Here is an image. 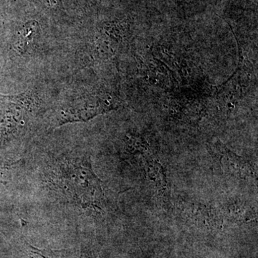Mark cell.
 Segmentation results:
<instances>
[{
	"instance_id": "3",
	"label": "cell",
	"mask_w": 258,
	"mask_h": 258,
	"mask_svg": "<svg viewBox=\"0 0 258 258\" xmlns=\"http://www.w3.org/2000/svg\"><path fill=\"white\" fill-rule=\"evenodd\" d=\"M31 258H96V254L87 249H71L63 250L40 249L30 245Z\"/></svg>"
},
{
	"instance_id": "2",
	"label": "cell",
	"mask_w": 258,
	"mask_h": 258,
	"mask_svg": "<svg viewBox=\"0 0 258 258\" xmlns=\"http://www.w3.org/2000/svg\"><path fill=\"white\" fill-rule=\"evenodd\" d=\"M181 206L183 215L197 225L207 228H220L222 221L213 209L200 203L184 202Z\"/></svg>"
},
{
	"instance_id": "6",
	"label": "cell",
	"mask_w": 258,
	"mask_h": 258,
	"mask_svg": "<svg viewBox=\"0 0 258 258\" xmlns=\"http://www.w3.org/2000/svg\"><path fill=\"white\" fill-rule=\"evenodd\" d=\"M39 30V24L36 21H30L24 25L18 32V38L15 43V47L19 52H23L26 50L29 43L36 36Z\"/></svg>"
},
{
	"instance_id": "1",
	"label": "cell",
	"mask_w": 258,
	"mask_h": 258,
	"mask_svg": "<svg viewBox=\"0 0 258 258\" xmlns=\"http://www.w3.org/2000/svg\"><path fill=\"white\" fill-rule=\"evenodd\" d=\"M55 185L69 200L82 206L98 207L103 198L101 181L92 170L90 160H74L62 164Z\"/></svg>"
},
{
	"instance_id": "5",
	"label": "cell",
	"mask_w": 258,
	"mask_h": 258,
	"mask_svg": "<svg viewBox=\"0 0 258 258\" xmlns=\"http://www.w3.org/2000/svg\"><path fill=\"white\" fill-rule=\"evenodd\" d=\"M226 154V149L223 150H219V153L222 154V159L224 164L227 165L229 169L240 176H249L251 174V169L248 164L242 160L240 157H237L235 154L230 152Z\"/></svg>"
},
{
	"instance_id": "4",
	"label": "cell",
	"mask_w": 258,
	"mask_h": 258,
	"mask_svg": "<svg viewBox=\"0 0 258 258\" xmlns=\"http://www.w3.org/2000/svg\"><path fill=\"white\" fill-rule=\"evenodd\" d=\"M146 171L147 179L157 188L159 195L169 198L170 193L162 166L157 161H150L148 163Z\"/></svg>"
},
{
	"instance_id": "7",
	"label": "cell",
	"mask_w": 258,
	"mask_h": 258,
	"mask_svg": "<svg viewBox=\"0 0 258 258\" xmlns=\"http://www.w3.org/2000/svg\"><path fill=\"white\" fill-rule=\"evenodd\" d=\"M232 207L230 214L231 217H233L235 220L247 222L250 221L251 220H254L255 218L254 212L250 208L238 205H233Z\"/></svg>"
}]
</instances>
